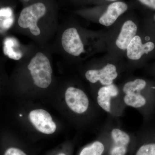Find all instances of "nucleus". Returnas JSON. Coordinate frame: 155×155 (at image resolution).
Returning a JSON list of instances; mask_svg holds the SVG:
<instances>
[{
    "instance_id": "nucleus-1",
    "label": "nucleus",
    "mask_w": 155,
    "mask_h": 155,
    "mask_svg": "<svg viewBox=\"0 0 155 155\" xmlns=\"http://www.w3.org/2000/svg\"><path fill=\"white\" fill-rule=\"evenodd\" d=\"M52 6L47 0H33L25 6L19 14L18 24L23 29H28L35 36L40 35L38 22L50 14Z\"/></svg>"
},
{
    "instance_id": "nucleus-2",
    "label": "nucleus",
    "mask_w": 155,
    "mask_h": 155,
    "mask_svg": "<svg viewBox=\"0 0 155 155\" xmlns=\"http://www.w3.org/2000/svg\"><path fill=\"white\" fill-rule=\"evenodd\" d=\"M35 85L47 88L51 83L53 70L49 59L42 52H38L31 59L28 65Z\"/></svg>"
},
{
    "instance_id": "nucleus-3",
    "label": "nucleus",
    "mask_w": 155,
    "mask_h": 155,
    "mask_svg": "<svg viewBox=\"0 0 155 155\" xmlns=\"http://www.w3.org/2000/svg\"><path fill=\"white\" fill-rule=\"evenodd\" d=\"M136 138L119 128L111 130L107 148L104 155H131L135 148Z\"/></svg>"
},
{
    "instance_id": "nucleus-4",
    "label": "nucleus",
    "mask_w": 155,
    "mask_h": 155,
    "mask_svg": "<svg viewBox=\"0 0 155 155\" xmlns=\"http://www.w3.org/2000/svg\"><path fill=\"white\" fill-rule=\"evenodd\" d=\"M67 106L74 113L82 114L88 110L89 101L85 93L80 89L70 87L65 92Z\"/></svg>"
},
{
    "instance_id": "nucleus-5",
    "label": "nucleus",
    "mask_w": 155,
    "mask_h": 155,
    "mask_svg": "<svg viewBox=\"0 0 155 155\" xmlns=\"http://www.w3.org/2000/svg\"><path fill=\"white\" fill-rule=\"evenodd\" d=\"M61 41L64 51L71 55L77 57L84 52L83 42L77 29L74 27L64 31Z\"/></svg>"
},
{
    "instance_id": "nucleus-6",
    "label": "nucleus",
    "mask_w": 155,
    "mask_h": 155,
    "mask_svg": "<svg viewBox=\"0 0 155 155\" xmlns=\"http://www.w3.org/2000/svg\"><path fill=\"white\" fill-rule=\"evenodd\" d=\"M29 118L31 122L40 132L51 134L55 131V123L47 111L42 109L33 110L29 113Z\"/></svg>"
},
{
    "instance_id": "nucleus-7",
    "label": "nucleus",
    "mask_w": 155,
    "mask_h": 155,
    "mask_svg": "<svg viewBox=\"0 0 155 155\" xmlns=\"http://www.w3.org/2000/svg\"><path fill=\"white\" fill-rule=\"evenodd\" d=\"M118 75L116 66L112 64H107L101 69L88 70L85 73V77L90 82L99 81L104 86L113 84Z\"/></svg>"
},
{
    "instance_id": "nucleus-8",
    "label": "nucleus",
    "mask_w": 155,
    "mask_h": 155,
    "mask_svg": "<svg viewBox=\"0 0 155 155\" xmlns=\"http://www.w3.org/2000/svg\"><path fill=\"white\" fill-rule=\"evenodd\" d=\"M131 155H155V126L136 138L135 148Z\"/></svg>"
},
{
    "instance_id": "nucleus-9",
    "label": "nucleus",
    "mask_w": 155,
    "mask_h": 155,
    "mask_svg": "<svg viewBox=\"0 0 155 155\" xmlns=\"http://www.w3.org/2000/svg\"><path fill=\"white\" fill-rule=\"evenodd\" d=\"M119 94V89L114 84L103 86L98 91L97 103L104 111L110 113L112 110V101L118 96Z\"/></svg>"
},
{
    "instance_id": "nucleus-10",
    "label": "nucleus",
    "mask_w": 155,
    "mask_h": 155,
    "mask_svg": "<svg viewBox=\"0 0 155 155\" xmlns=\"http://www.w3.org/2000/svg\"><path fill=\"white\" fill-rule=\"evenodd\" d=\"M155 45L152 42L143 44L140 38L136 35L132 38L127 47V55L131 60H138L143 54H148L154 49Z\"/></svg>"
},
{
    "instance_id": "nucleus-11",
    "label": "nucleus",
    "mask_w": 155,
    "mask_h": 155,
    "mask_svg": "<svg viewBox=\"0 0 155 155\" xmlns=\"http://www.w3.org/2000/svg\"><path fill=\"white\" fill-rule=\"evenodd\" d=\"M127 5L123 2L112 3L108 6L105 13L100 18V23L106 26L112 25L120 15L127 11Z\"/></svg>"
},
{
    "instance_id": "nucleus-12",
    "label": "nucleus",
    "mask_w": 155,
    "mask_h": 155,
    "mask_svg": "<svg viewBox=\"0 0 155 155\" xmlns=\"http://www.w3.org/2000/svg\"><path fill=\"white\" fill-rule=\"evenodd\" d=\"M137 26L131 20H127L122 25L121 31L116 39L117 46L122 50H125L137 31Z\"/></svg>"
},
{
    "instance_id": "nucleus-13",
    "label": "nucleus",
    "mask_w": 155,
    "mask_h": 155,
    "mask_svg": "<svg viewBox=\"0 0 155 155\" xmlns=\"http://www.w3.org/2000/svg\"><path fill=\"white\" fill-rule=\"evenodd\" d=\"M108 142L109 139L97 140L82 149L79 155H104Z\"/></svg>"
},
{
    "instance_id": "nucleus-14",
    "label": "nucleus",
    "mask_w": 155,
    "mask_h": 155,
    "mask_svg": "<svg viewBox=\"0 0 155 155\" xmlns=\"http://www.w3.org/2000/svg\"><path fill=\"white\" fill-rule=\"evenodd\" d=\"M15 41L13 39H6L4 47V53L11 59L18 60L21 58L22 54L20 52L16 51L13 49Z\"/></svg>"
},
{
    "instance_id": "nucleus-15",
    "label": "nucleus",
    "mask_w": 155,
    "mask_h": 155,
    "mask_svg": "<svg viewBox=\"0 0 155 155\" xmlns=\"http://www.w3.org/2000/svg\"><path fill=\"white\" fill-rule=\"evenodd\" d=\"M13 14V10L11 8L9 7L0 9V17L9 18V17H12Z\"/></svg>"
},
{
    "instance_id": "nucleus-16",
    "label": "nucleus",
    "mask_w": 155,
    "mask_h": 155,
    "mask_svg": "<svg viewBox=\"0 0 155 155\" xmlns=\"http://www.w3.org/2000/svg\"><path fill=\"white\" fill-rule=\"evenodd\" d=\"M4 155H26L21 150L15 148H10L5 152Z\"/></svg>"
},
{
    "instance_id": "nucleus-17",
    "label": "nucleus",
    "mask_w": 155,
    "mask_h": 155,
    "mask_svg": "<svg viewBox=\"0 0 155 155\" xmlns=\"http://www.w3.org/2000/svg\"><path fill=\"white\" fill-rule=\"evenodd\" d=\"M14 22V18L13 17H9L4 20L3 22V28L8 29L11 27Z\"/></svg>"
},
{
    "instance_id": "nucleus-18",
    "label": "nucleus",
    "mask_w": 155,
    "mask_h": 155,
    "mask_svg": "<svg viewBox=\"0 0 155 155\" xmlns=\"http://www.w3.org/2000/svg\"><path fill=\"white\" fill-rule=\"evenodd\" d=\"M145 5L155 10V0H138Z\"/></svg>"
},
{
    "instance_id": "nucleus-19",
    "label": "nucleus",
    "mask_w": 155,
    "mask_h": 155,
    "mask_svg": "<svg viewBox=\"0 0 155 155\" xmlns=\"http://www.w3.org/2000/svg\"><path fill=\"white\" fill-rule=\"evenodd\" d=\"M66 155L65 154V153H61L59 154V155Z\"/></svg>"
},
{
    "instance_id": "nucleus-20",
    "label": "nucleus",
    "mask_w": 155,
    "mask_h": 155,
    "mask_svg": "<svg viewBox=\"0 0 155 155\" xmlns=\"http://www.w3.org/2000/svg\"><path fill=\"white\" fill-rule=\"evenodd\" d=\"M23 1L25 2H28V1H30V0H23Z\"/></svg>"
},
{
    "instance_id": "nucleus-21",
    "label": "nucleus",
    "mask_w": 155,
    "mask_h": 155,
    "mask_svg": "<svg viewBox=\"0 0 155 155\" xmlns=\"http://www.w3.org/2000/svg\"><path fill=\"white\" fill-rule=\"evenodd\" d=\"M109 1H116V0H109Z\"/></svg>"
},
{
    "instance_id": "nucleus-22",
    "label": "nucleus",
    "mask_w": 155,
    "mask_h": 155,
    "mask_svg": "<svg viewBox=\"0 0 155 155\" xmlns=\"http://www.w3.org/2000/svg\"></svg>"
}]
</instances>
